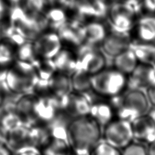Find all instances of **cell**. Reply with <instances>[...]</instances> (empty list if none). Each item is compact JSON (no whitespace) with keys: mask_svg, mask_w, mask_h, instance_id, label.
Listing matches in <instances>:
<instances>
[{"mask_svg":"<svg viewBox=\"0 0 155 155\" xmlns=\"http://www.w3.org/2000/svg\"><path fill=\"white\" fill-rule=\"evenodd\" d=\"M13 59L12 50L4 43H0V64L6 65Z\"/></svg>","mask_w":155,"mask_h":155,"instance_id":"cell-30","label":"cell"},{"mask_svg":"<svg viewBox=\"0 0 155 155\" xmlns=\"http://www.w3.org/2000/svg\"><path fill=\"white\" fill-rule=\"evenodd\" d=\"M8 4H12L14 5H17L20 4L23 1V0H5Z\"/></svg>","mask_w":155,"mask_h":155,"instance_id":"cell-40","label":"cell"},{"mask_svg":"<svg viewBox=\"0 0 155 155\" xmlns=\"http://www.w3.org/2000/svg\"><path fill=\"white\" fill-rule=\"evenodd\" d=\"M43 2L45 5H53L56 4V0H43Z\"/></svg>","mask_w":155,"mask_h":155,"instance_id":"cell-41","label":"cell"},{"mask_svg":"<svg viewBox=\"0 0 155 155\" xmlns=\"http://www.w3.org/2000/svg\"><path fill=\"white\" fill-rule=\"evenodd\" d=\"M122 5L127 12L131 16L139 13L142 7V4L140 0H125Z\"/></svg>","mask_w":155,"mask_h":155,"instance_id":"cell-29","label":"cell"},{"mask_svg":"<svg viewBox=\"0 0 155 155\" xmlns=\"http://www.w3.org/2000/svg\"><path fill=\"white\" fill-rule=\"evenodd\" d=\"M44 5L43 0H25L24 10L30 14H40Z\"/></svg>","mask_w":155,"mask_h":155,"instance_id":"cell-28","label":"cell"},{"mask_svg":"<svg viewBox=\"0 0 155 155\" xmlns=\"http://www.w3.org/2000/svg\"><path fill=\"white\" fill-rule=\"evenodd\" d=\"M91 77V74L77 68L70 76L72 90L79 93H87L92 91Z\"/></svg>","mask_w":155,"mask_h":155,"instance_id":"cell-23","label":"cell"},{"mask_svg":"<svg viewBox=\"0 0 155 155\" xmlns=\"http://www.w3.org/2000/svg\"><path fill=\"white\" fill-rule=\"evenodd\" d=\"M2 101H3V95H2V92L1 90H0V105L2 104Z\"/></svg>","mask_w":155,"mask_h":155,"instance_id":"cell-42","label":"cell"},{"mask_svg":"<svg viewBox=\"0 0 155 155\" xmlns=\"http://www.w3.org/2000/svg\"><path fill=\"white\" fill-rule=\"evenodd\" d=\"M93 96V91L87 93H79L71 91L63 97L57 98L59 109L67 113L71 118L88 115L91 105L94 101Z\"/></svg>","mask_w":155,"mask_h":155,"instance_id":"cell-6","label":"cell"},{"mask_svg":"<svg viewBox=\"0 0 155 155\" xmlns=\"http://www.w3.org/2000/svg\"><path fill=\"white\" fill-rule=\"evenodd\" d=\"M88 115L103 128L114 120L115 112L109 101L94 100L91 105Z\"/></svg>","mask_w":155,"mask_h":155,"instance_id":"cell-14","label":"cell"},{"mask_svg":"<svg viewBox=\"0 0 155 155\" xmlns=\"http://www.w3.org/2000/svg\"><path fill=\"white\" fill-rule=\"evenodd\" d=\"M130 49L134 53L139 62L153 63L155 55V44L153 43L133 40Z\"/></svg>","mask_w":155,"mask_h":155,"instance_id":"cell-21","label":"cell"},{"mask_svg":"<svg viewBox=\"0 0 155 155\" xmlns=\"http://www.w3.org/2000/svg\"><path fill=\"white\" fill-rule=\"evenodd\" d=\"M102 140V127L89 115L71 118L69 124L68 142L72 153L89 155Z\"/></svg>","mask_w":155,"mask_h":155,"instance_id":"cell-1","label":"cell"},{"mask_svg":"<svg viewBox=\"0 0 155 155\" xmlns=\"http://www.w3.org/2000/svg\"><path fill=\"white\" fill-rule=\"evenodd\" d=\"M134 140L148 144L155 139V123L147 113L131 122Z\"/></svg>","mask_w":155,"mask_h":155,"instance_id":"cell-9","label":"cell"},{"mask_svg":"<svg viewBox=\"0 0 155 155\" xmlns=\"http://www.w3.org/2000/svg\"><path fill=\"white\" fill-rule=\"evenodd\" d=\"M70 155H87V154H78V153H71Z\"/></svg>","mask_w":155,"mask_h":155,"instance_id":"cell-43","label":"cell"},{"mask_svg":"<svg viewBox=\"0 0 155 155\" xmlns=\"http://www.w3.org/2000/svg\"><path fill=\"white\" fill-rule=\"evenodd\" d=\"M146 8L150 12H155V0H143Z\"/></svg>","mask_w":155,"mask_h":155,"instance_id":"cell-36","label":"cell"},{"mask_svg":"<svg viewBox=\"0 0 155 155\" xmlns=\"http://www.w3.org/2000/svg\"><path fill=\"white\" fill-rule=\"evenodd\" d=\"M150 64L139 62L134 70L127 75V89L146 90L149 88L148 70Z\"/></svg>","mask_w":155,"mask_h":155,"instance_id":"cell-16","label":"cell"},{"mask_svg":"<svg viewBox=\"0 0 155 155\" xmlns=\"http://www.w3.org/2000/svg\"><path fill=\"white\" fill-rule=\"evenodd\" d=\"M74 6L82 17L102 18L106 16L107 8L102 0H76Z\"/></svg>","mask_w":155,"mask_h":155,"instance_id":"cell-15","label":"cell"},{"mask_svg":"<svg viewBox=\"0 0 155 155\" xmlns=\"http://www.w3.org/2000/svg\"><path fill=\"white\" fill-rule=\"evenodd\" d=\"M102 140L122 150L134 141L131 122L116 118L102 128Z\"/></svg>","mask_w":155,"mask_h":155,"instance_id":"cell-4","label":"cell"},{"mask_svg":"<svg viewBox=\"0 0 155 155\" xmlns=\"http://www.w3.org/2000/svg\"><path fill=\"white\" fill-rule=\"evenodd\" d=\"M16 155H41V154L36 146H30L20 149Z\"/></svg>","mask_w":155,"mask_h":155,"instance_id":"cell-32","label":"cell"},{"mask_svg":"<svg viewBox=\"0 0 155 155\" xmlns=\"http://www.w3.org/2000/svg\"><path fill=\"white\" fill-rule=\"evenodd\" d=\"M89 155H122L121 150L101 140L95 145Z\"/></svg>","mask_w":155,"mask_h":155,"instance_id":"cell-26","label":"cell"},{"mask_svg":"<svg viewBox=\"0 0 155 155\" xmlns=\"http://www.w3.org/2000/svg\"><path fill=\"white\" fill-rule=\"evenodd\" d=\"M137 33L139 40L154 43L155 41V16H145L137 23Z\"/></svg>","mask_w":155,"mask_h":155,"instance_id":"cell-22","label":"cell"},{"mask_svg":"<svg viewBox=\"0 0 155 155\" xmlns=\"http://www.w3.org/2000/svg\"><path fill=\"white\" fill-rule=\"evenodd\" d=\"M107 34L106 27L101 23L94 21L84 24L83 28V44L98 46L103 42Z\"/></svg>","mask_w":155,"mask_h":155,"instance_id":"cell-18","label":"cell"},{"mask_svg":"<svg viewBox=\"0 0 155 155\" xmlns=\"http://www.w3.org/2000/svg\"><path fill=\"white\" fill-rule=\"evenodd\" d=\"M122 155H148V148L144 143L133 142L121 150Z\"/></svg>","mask_w":155,"mask_h":155,"instance_id":"cell-27","label":"cell"},{"mask_svg":"<svg viewBox=\"0 0 155 155\" xmlns=\"http://www.w3.org/2000/svg\"><path fill=\"white\" fill-rule=\"evenodd\" d=\"M132 17L122 4L114 5L110 12L111 30L119 33H129L134 26Z\"/></svg>","mask_w":155,"mask_h":155,"instance_id":"cell-12","label":"cell"},{"mask_svg":"<svg viewBox=\"0 0 155 155\" xmlns=\"http://www.w3.org/2000/svg\"><path fill=\"white\" fill-rule=\"evenodd\" d=\"M0 155H12V154L9 149L0 143Z\"/></svg>","mask_w":155,"mask_h":155,"instance_id":"cell-38","label":"cell"},{"mask_svg":"<svg viewBox=\"0 0 155 155\" xmlns=\"http://www.w3.org/2000/svg\"><path fill=\"white\" fill-rule=\"evenodd\" d=\"M7 5L8 3L5 0H0V21L6 15Z\"/></svg>","mask_w":155,"mask_h":155,"instance_id":"cell-35","label":"cell"},{"mask_svg":"<svg viewBox=\"0 0 155 155\" xmlns=\"http://www.w3.org/2000/svg\"><path fill=\"white\" fill-rule=\"evenodd\" d=\"M153 63H155V55H154V62Z\"/></svg>","mask_w":155,"mask_h":155,"instance_id":"cell-44","label":"cell"},{"mask_svg":"<svg viewBox=\"0 0 155 155\" xmlns=\"http://www.w3.org/2000/svg\"><path fill=\"white\" fill-rule=\"evenodd\" d=\"M78 48V69L93 75L106 67L107 56L98 46L82 44Z\"/></svg>","mask_w":155,"mask_h":155,"instance_id":"cell-5","label":"cell"},{"mask_svg":"<svg viewBox=\"0 0 155 155\" xmlns=\"http://www.w3.org/2000/svg\"><path fill=\"white\" fill-rule=\"evenodd\" d=\"M127 89V75L115 68H105L91 77V90L95 95L111 98Z\"/></svg>","mask_w":155,"mask_h":155,"instance_id":"cell-3","label":"cell"},{"mask_svg":"<svg viewBox=\"0 0 155 155\" xmlns=\"http://www.w3.org/2000/svg\"><path fill=\"white\" fill-rule=\"evenodd\" d=\"M72 153L68 142L51 139L41 152V155H70Z\"/></svg>","mask_w":155,"mask_h":155,"instance_id":"cell-24","label":"cell"},{"mask_svg":"<svg viewBox=\"0 0 155 155\" xmlns=\"http://www.w3.org/2000/svg\"><path fill=\"white\" fill-rule=\"evenodd\" d=\"M118 118L131 122L148 113L151 105L146 90L126 89L119 95L110 98Z\"/></svg>","mask_w":155,"mask_h":155,"instance_id":"cell-2","label":"cell"},{"mask_svg":"<svg viewBox=\"0 0 155 155\" xmlns=\"http://www.w3.org/2000/svg\"><path fill=\"white\" fill-rule=\"evenodd\" d=\"M151 106H155V86H151L146 90Z\"/></svg>","mask_w":155,"mask_h":155,"instance_id":"cell-34","label":"cell"},{"mask_svg":"<svg viewBox=\"0 0 155 155\" xmlns=\"http://www.w3.org/2000/svg\"><path fill=\"white\" fill-rule=\"evenodd\" d=\"M34 48L41 59H53L62 49L63 42L57 32H51L39 37Z\"/></svg>","mask_w":155,"mask_h":155,"instance_id":"cell-8","label":"cell"},{"mask_svg":"<svg viewBox=\"0 0 155 155\" xmlns=\"http://www.w3.org/2000/svg\"><path fill=\"white\" fill-rule=\"evenodd\" d=\"M52 60L59 73L71 76L77 69V55L69 49L62 48Z\"/></svg>","mask_w":155,"mask_h":155,"instance_id":"cell-17","label":"cell"},{"mask_svg":"<svg viewBox=\"0 0 155 155\" xmlns=\"http://www.w3.org/2000/svg\"><path fill=\"white\" fill-rule=\"evenodd\" d=\"M138 64L139 62L131 49H127L113 57L114 68L125 75L131 73Z\"/></svg>","mask_w":155,"mask_h":155,"instance_id":"cell-20","label":"cell"},{"mask_svg":"<svg viewBox=\"0 0 155 155\" xmlns=\"http://www.w3.org/2000/svg\"><path fill=\"white\" fill-rule=\"evenodd\" d=\"M149 87L155 86V63H150L148 70Z\"/></svg>","mask_w":155,"mask_h":155,"instance_id":"cell-33","label":"cell"},{"mask_svg":"<svg viewBox=\"0 0 155 155\" xmlns=\"http://www.w3.org/2000/svg\"><path fill=\"white\" fill-rule=\"evenodd\" d=\"M148 145V155H155V139Z\"/></svg>","mask_w":155,"mask_h":155,"instance_id":"cell-37","label":"cell"},{"mask_svg":"<svg viewBox=\"0 0 155 155\" xmlns=\"http://www.w3.org/2000/svg\"><path fill=\"white\" fill-rule=\"evenodd\" d=\"M147 114L150 116L152 120H153L155 123V106H150Z\"/></svg>","mask_w":155,"mask_h":155,"instance_id":"cell-39","label":"cell"},{"mask_svg":"<svg viewBox=\"0 0 155 155\" xmlns=\"http://www.w3.org/2000/svg\"><path fill=\"white\" fill-rule=\"evenodd\" d=\"M45 18L47 26L55 30V32H57L68 20L64 10L57 8L50 10L46 15Z\"/></svg>","mask_w":155,"mask_h":155,"instance_id":"cell-25","label":"cell"},{"mask_svg":"<svg viewBox=\"0 0 155 155\" xmlns=\"http://www.w3.org/2000/svg\"><path fill=\"white\" fill-rule=\"evenodd\" d=\"M48 90L51 95L58 98L68 95L73 91L70 76L56 72L49 79Z\"/></svg>","mask_w":155,"mask_h":155,"instance_id":"cell-19","label":"cell"},{"mask_svg":"<svg viewBox=\"0 0 155 155\" xmlns=\"http://www.w3.org/2000/svg\"><path fill=\"white\" fill-rule=\"evenodd\" d=\"M132 42L129 33H119L111 30L107 32L100 45V49L106 56L113 58L130 49Z\"/></svg>","mask_w":155,"mask_h":155,"instance_id":"cell-7","label":"cell"},{"mask_svg":"<svg viewBox=\"0 0 155 155\" xmlns=\"http://www.w3.org/2000/svg\"><path fill=\"white\" fill-rule=\"evenodd\" d=\"M21 120L19 118L14 115H9L5 117L4 120V125L6 129H17L20 125Z\"/></svg>","mask_w":155,"mask_h":155,"instance_id":"cell-31","label":"cell"},{"mask_svg":"<svg viewBox=\"0 0 155 155\" xmlns=\"http://www.w3.org/2000/svg\"><path fill=\"white\" fill-rule=\"evenodd\" d=\"M84 25L78 19L72 21L68 20L57 32L63 43L65 42L74 46H79L83 44Z\"/></svg>","mask_w":155,"mask_h":155,"instance_id":"cell-11","label":"cell"},{"mask_svg":"<svg viewBox=\"0 0 155 155\" xmlns=\"http://www.w3.org/2000/svg\"><path fill=\"white\" fill-rule=\"evenodd\" d=\"M33 110L39 120L48 123L60 112L59 101L52 95L39 98L35 101Z\"/></svg>","mask_w":155,"mask_h":155,"instance_id":"cell-10","label":"cell"},{"mask_svg":"<svg viewBox=\"0 0 155 155\" xmlns=\"http://www.w3.org/2000/svg\"><path fill=\"white\" fill-rule=\"evenodd\" d=\"M71 120L70 115L60 111L54 118L49 121L47 129L51 139L68 142V127Z\"/></svg>","mask_w":155,"mask_h":155,"instance_id":"cell-13","label":"cell"}]
</instances>
